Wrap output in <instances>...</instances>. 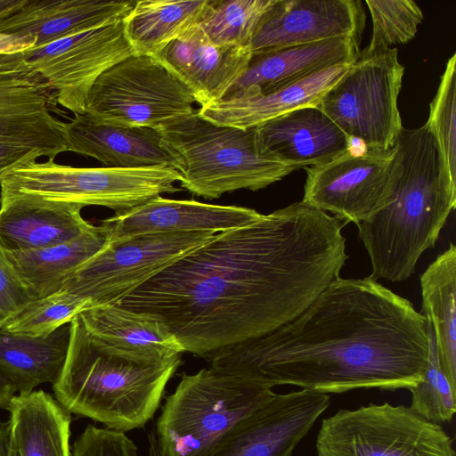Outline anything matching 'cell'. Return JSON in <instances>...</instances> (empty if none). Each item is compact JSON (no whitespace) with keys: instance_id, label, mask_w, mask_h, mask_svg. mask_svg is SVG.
<instances>
[{"instance_id":"6da1fadb","label":"cell","mask_w":456,"mask_h":456,"mask_svg":"<svg viewBox=\"0 0 456 456\" xmlns=\"http://www.w3.org/2000/svg\"><path fill=\"white\" fill-rule=\"evenodd\" d=\"M346 224L298 201L216 233L116 305L161 321L184 352L208 356L304 312L339 277Z\"/></svg>"},{"instance_id":"7a4b0ae2","label":"cell","mask_w":456,"mask_h":456,"mask_svg":"<svg viewBox=\"0 0 456 456\" xmlns=\"http://www.w3.org/2000/svg\"><path fill=\"white\" fill-rule=\"evenodd\" d=\"M208 356L211 369L269 388L410 390L428 361L427 321L371 275L338 277L289 322Z\"/></svg>"},{"instance_id":"3957f363","label":"cell","mask_w":456,"mask_h":456,"mask_svg":"<svg viewBox=\"0 0 456 456\" xmlns=\"http://www.w3.org/2000/svg\"><path fill=\"white\" fill-rule=\"evenodd\" d=\"M388 191L382 207L357 224L372 266L371 276L409 279L420 256L435 247L456 205V182L426 122L401 130L394 145Z\"/></svg>"},{"instance_id":"277c9868","label":"cell","mask_w":456,"mask_h":456,"mask_svg":"<svg viewBox=\"0 0 456 456\" xmlns=\"http://www.w3.org/2000/svg\"><path fill=\"white\" fill-rule=\"evenodd\" d=\"M69 323L67 357L53 384L54 398L69 413L118 432L143 428L181 364L180 355L151 362L116 354L91 339L79 314Z\"/></svg>"},{"instance_id":"5b68a950","label":"cell","mask_w":456,"mask_h":456,"mask_svg":"<svg viewBox=\"0 0 456 456\" xmlns=\"http://www.w3.org/2000/svg\"><path fill=\"white\" fill-rule=\"evenodd\" d=\"M157 130L176 162L182 188L205 199L240 189L258 191L295 170L265 151L256 127L217 125L198 109Z\"/></svg>"},{"instance_id":"8992f818","label":"cell","mask_w":456,"mask_h":456,"mask_svg":"<svg viewBox=\"0 0 456 456\" xmlns=\"http://www.w3.org/2000/svg\"><path fill=\"white\" fill-rule=\"evenodd\" d=\"M274 394L273 388L210 367L183 374L156 422L161 456H206L239 420Z\"/></svg>"},{"instance_id":"52a82bcc","label":"cell","mask_w":456,"mask_h":456,"mask_svg":"<svg viewBox=\"0 0 456 456\" xmlns=\"http://www.w3.org/2000/svg\"><path fill=\"white\" fill-rule=\"evenodd\" d=\"M179 172L171 167L143 168L75 167L54 160L14 169L1 183V197L35 202L102 206L117 215L164 193L180 189Z\"/></svg>"},{"instance_id":"ba28073f","label":"cell","mask_w":456,"mask_h":456,"mask_svg":"<svg viewBox=\"0 0 456 456\" xmlns=\"http://www.w3.org/2000/svg\"><path fill=\"white\" fill-rule=\"evenodd\" d=\"M403 74L395 47L359 52L317 107L353 142L391 149L403 129L397 101Z\"/></svg>"},{"instance_id":"9c48e42d","label":"cell","mask_w":456,"mask_h":456,"mask_svg":"<svg viewBox=\"0 0 456 456\" xmlns=\"http://www.w3.org/2000/svg\"><path fill=\"white\" fill-rule=\"evenodd\" d=\"M315 446L317 456H456L442 426L389 403L340 409L323 419Z\"/></svg>"},{"instance_id":"30bf717a","label":"cell","mask_w":456,"mask_h":456,"mask_svg":"<svg viewBox=\"0 0 456 456\" xmlns=\"http://www.w3.org/2000/svg\"><path fill=\"white\" fill-rule=\"evenodd\" d=\"M195 102L191 92L158 59L134 54L99 76L85 112L114 125L157 129L191 113Z\"/></svg>"},{"instance_id":"8fae6325","label":"cell","mask_w":456,"mask_h":456,"mask_svg":"<svg viewBox=\"0 0 456 456\" xmlns=\"http://www.w3.org/2000/svg\"><path fill=\"white\" fill-rule=\"evenodd\" d=\"M215 234L150 232L108 240L61 289L91 300L92 305L116 304Z\"/></svg>"},{"instance_id":"7c38bea8","label":"cell","mask_w":456,"mask_h":456,"mask_svg":"<svg viewBox=\"0 0 456 456\" xmlns=\"http://www.w3.org/2000/svg\"><path fill=\"white\" fill-rule=\"evenodd\" d=\"M18 54L48 83L58 104L83 114L99 76L134 53L121 19Z\"/></svg>"},{"instance_id":"4fadbf2b","label":"cell","mask_w":456,"mask_h":456,"mask_svg":"<svg viewBox=\"0 0 456 456\" xmlns=\"http://www.w3.org/2000/svg\"><path fill=\"white\" fill-rule=\"evenodd\" d=\"M395 151L351 148L325 164L308 167L302 201L330 212L345 224L365 221L386 200Z\"/></svg>"},{"instance_id":"5bb4252c","label":"cell","mask_w":456,"mask_h":456,"mask_svg":"<svg viewBox=\"0 0 456 456\" xmlns=\"http://www.w3.org/2000/svg\"><path fill=\"white\" fill-rule=\"evenodd\" d=\"M54 92L17 53H0V143L37 151L54 160L67 151Z\"/></svg>"},{"instance_id":"9a60e30c","label":"cell","mask_w":456,"mask_h":456,"mask_svg":"<svg viewBox=\"0 0 456 456\" xmlns=\"http://www.w3.org/2000/svg\"><path fill=\"white\" fill-rule=\"evenodd\" d=\"M330 403L329 395L305 389L274 394L239 420L206 456H291Z\"/></svg>"},{"instance_id":"2e32d148","label":"cell","mask_w":456,"mask_h":456,"mask_svg":"<svg viewBox=\"0 0 456 456\" xmlns=\"http://www.w3.org/2000/svg\"><path fill=\"white\" fill-rule=\"evenodd\" d=\"M365 19L359 0H275L250 47L254 53L338 37L360 44Z\"/></svg>"},{"instance_id":"e0dca14e","label":"cell","mask_w":456,"mask_h":456,"mask_svg":"<svg viewBox=\"0 0 456 456\" xmlns=\"http://www.w3.org/2000/svg\"><path fill=\"white\" fill-rule=\"evenodd\" d=\"M251 47L216 45L197 26L153 56L192 94L200 106L223 99L244 75Z\"/></svg>"},{"instance_id":"ac0fdd59","label":"cell","mask_w":456,"mask_h":456,"mask_svg":"<svg viewBox=\"0 0 456 456\" xmlns=\"http://www.w3.org/2000/svg\"><path fill=\"white\" fill-rule=\"evenodd\" d=\"M262 214L238 206H223L161 196L102 221L108 240L150 232L218 233L257 220Z\"/></svg>"},{"instance_id":"d6986e66","label":"cell","mask_w":456,"mask_h":456,"mask_svg":"<svg viewBox=\"0 0 456 456\" xmlns=\"http://www.w3.org/2000/svg\"><path fill=\"white\" fill-rule=\"evenodd\" d=\"M265 151L295 170L325 164L353 141L317 106L291 110L256 126Z\"/></svg>"},{"instance_id":"ffe728a7","label":"cell","mask_w":456,"mask_h":456,"mask_svg":"<svg viewBox=\"0 0 456 456\" xmlns=\"http://www.w3.org/2000/svg\"><path fill=\"white\" fill-rule=\"evenodd\" d=\"M64 130L67 151L94 158L106 167L176 169L155 128L114 125L85 112L64 123Z\"/></svg>"},{"instance_id":"44dd1931","label":"cell","mask_w":456,"mask_h":456,"mask_svg":"<svg viewBox=\"0 0 456 456\" xmlns=\"http://www.w3.org/2000/svg\"><path fill=\"white\" fill-rule=\"evenodd\" d=\"M352 62L327 68L270 94H260L248 87L200 107L198 111L204 118L217 125L256 127L291 110L318 106L325 93L346 73Z\"/></svg>"},{"instance_id":"7402d4cb","label":"cell","mask_w":456,"mask_h":456,"mask_svg":"<svg viewBox=\"0 0 456 456\" xmlns=\"http://www.w3.org/2000/svg\"><path fill=\"white\" fill-rule=\"evenodd\" d=\"M134 1L23 0L0 22V33L29 37L34 47L117 21Z\"/></svg>"},{"instance_id":"603a6c76","label":"cell","mask_w":456,"mask_h":456,"mask_svg":"<svg viewBox=\"0 0 456 456\" xmlns=\"http://www.w3.org/2000/svg\"><path fill=\"white\" fill-rule=\"evenodd\" d=\"M79 317L91 339L116 354L159 362L184 352L167 326L149 314L102 304L88 307Z\"/></svg>"},{"instance_id":"cb8c5ba5","label":"cell","mask_w":456,"mask_h":456,"mask_svg":"<svg viewBox=\"0 0 456 456\" xmlns=\"http://www.w3.org/2000/svg\"><path fill=\"white\" fill-rule=\"evenodd\" d=\"M359 45L353 38L338 37L254 52L246 72L227 94L248 87L264 94L276 92L327 68L354 61Z\"/></svg>"},{"instance_id":"d4e9b609","label":"cell","mask_w":456,"mask_h":456,"mask_svg":"<svg viewBox=\"0 0 456 456\" xmlns=\"http://www.w3.org/2000/svg\"><path fill=\"white\" fill-rule=\"evenodd\" d=\"M82 208L0 197V246L5 251H20L74 240L94 227L83 218Z\"/></svg>"},{"instance_id":"484cf974","label":"cell","mask_w":456,"mask_h":456,"mask_svg":"<svg viewBox=\"0 0 456 456\" xmlns=\"http://www.w3.org/2000/svg\"><path fill=\"white\" fill-rule=\"evenodd\" d=\"M7 411L17 456H72L71 416L53 395L43 390L18 394Z\"/></svg>"},{"instance_id":"4316f807","label":"cell","mask_w":456,"mask_h":456,"mask_svg":"<svg viewBox=\"0 0 456 456\" xmlns=\"http://www.w3.org/2000/svg\"><path fill=\"white\" fill-rule=\"evenodd\" d=\"M70 323L44 337L17 335L0 329V373L18 394L52 385L62 370L69 344Z\"/></svg>"},{"instance_id":"83f0119b","label":"cell","mask_w":456,"mask_h":456,"mask_svg":"<svg viewBox=\"0 0 456 456\" xmlns=\"http://www.w3.org/2000/svg\"><path fill=\"white\" fill-rule=\"evenodd\" d=\"M107 241L106 229L100 224L69 241L37 249L6 251V255L36 300L60 290L66 279Z\"/></svg>"},{"instance_id":"f1b7e54d","label":"cell","mask_w":456,"mask_h":456,"mask_svg":"<svg viewBox=\"0 0 456 456\" xmlns=\"http://www.w3.org/2000/svg\"><path fill=\"white\" fill-rule=\"evenodd\" d=\"M422 314L434 331L441 366L456 388V247L449 248L420 276Z\"/></svg>"},{"instance_id":"f546056e","label":"cell","mask_w":456,"mask_h":456,"mask_svg":"<svg viewBox=\"0 0 456 456\" xmlns=\"http://www.w3.org/2000/svg\"><path fill=\"white\" fill-rule=\"evenodd\" d=\"M208 0H140L124 16V32L134 54L155 56L197 26Z\"/></svg>"},{"instance_id":"4dcf8cb0","label":"cell","mask_w":456,"mask_h":456,"mask_svg":"<svg viewBox=\"0 0 456 456\" xmlns=\"http://www.w3.org/2000/svg\"><path fill=\"white\" fill-rule=\"evenodd\" d=\"M275 0H208L198 27L216 45L250 47Z\"/></svg>"},{"instance_id":"1f68e13d","label":"cell","mask_w":456,"mask_h":456,"mask_svg":"<svg viewBox=\"0 0 456 456\" xmlns=\"http://www.w3.org/2000/svg\"><path fill=\"white\" fill-rule=\"evenodd\" d=\"M91 305V300L61 289L28 304L1 329L17 335L47 336Z\"/></svg>"},{"instance_id":"d6a6232c","label":"cell","mask_w":456,"mask_h":456,"mask_svg":"<svg viewBox=\"0 0 456 456\" xmlns=\"http://www.w3.org/2000/svg\"><path fill=\"white\" fill-rule=\"evenodd\" d=\"M428 356L421 380L411 388V408L426 419L451 421L456 411V388L444 373L438 356L434 331L427 321Z\"/></svg>"},{"instance_id":"836d02e7","label":"cell","mask_w":456,"mask_h":456,"mask_svg":"<svg viewBox=\"0 0 456 456\" xmlns=\"http://www.w3.org/2000/svg\"><path fill=\"white\" fill-rule=\"evenodd\" d=\"M372 19V34L366 53L404 45L416 35L424 18L420 7L411 0H367Z\"/></svg>"},{"instance_id":"e575fe53","label":"cell","mask_w":456,"mask_h":456,"mask_svg":"<svg viewBox=\"0 0 456 456\" xmlns=\"http://www.w3.org/2000/svg\"><path fill=\"white\" fill-rule=\"evenodd\" d=\"M456 54L447 61L430 103L428 123L435 134L451 178L456 182Z\"/></svg>"},{"instance_id":"d590c367","label":"cell","mask_w":456,"mask_h":456,"mask_svg":"<svg viewBox=\"0 0 456 456\" xmlns=\"http://www.w3.org/2000/svg\"><path fill=\"white\" fill-rule=\"evenodd\" d=\"M34 300L0 246V329Z\"/></svg>"},{"instance_id":"8d00e7d4","label":"cell","mask_w":456,"mask_h":456,"mask_svg":"<svg viewBox=\"0 0 456 456\" xmlns=\"http://www.w3.org/2000/svg\"><path fill=\"white\" fill-rule=\"evenodd\" d=\"M39 157L37 151L0 143V184L14 169L36 162Z\"/></svg>"},{"instance_id":"74e56055","label":"cell","mask_w":456,"mask_h":456,"mask_svg":"<svg viewBox=\"0 0 456 456\" xmlns=\"http://www.w3.org/2000/svg\"><path fill=\"white\" fill-rule=\"evenodd\" d=\"M35 39L29 37L0 33V53H13L34 47Z\"/></svg>"},{"instance_id":"f35d334b","label":"cell","mask_w":456,"mask_h":456,"mask_svg":"<svg viewBox=\"0 0 456 456\" xmlns=\"http://www.w3.org/2000/svg\"><path fill=\"white\" fill-rule=\"evenodd\" d=\"M15 395L12 384L0 373V408L7 410Z\"/></svg>"},{"instance_id":"ab89813d","label":"cell","mask_w":456,"mask_h":456,"mask_svg":"<svg viewBox=\"0 0 456 456\" xmlns=\"http://www.w3.org/2000/svg\"><path fill=\"white\" fill-rule=\"evenodd\" d=\"M11 441L10 420L0 421V456H9Z\"/></svg>"},{"instance_id":"60d3db41","label":"cell","mask_w":456,"mask_h":456,"mask_svg":"<svg viewBox=\"0 0 456 456\" xmlns=\"http://www.w3.org/2000/svg\"><path fill=\"white\" fill-rule=\"evenodd\" d=\"M23 0H0V22L16 11Z\"/></svg>"},{"instance_id":"b9f144b4","label":"cell","mask_w":456,"mask_h":456,"mask_svg":"<svg viewBox=\"0 0 456 456\" xmlns=\"http://www.w3.org/2000/svg\"><path fill=\"white\" fill-rule=\"evenodd\" d=\"M149 447H148V453L147 456H161L159 446L157 444V439L155 436L154 430H151V432L149 435Z\"/></svg>"},{"instance_id":"7bdbcfd3","label":"cell","mask_w":456,"mask_h":456,"mask_svg":"<svg viewBox=\"0 0 456 456\" xmlns=\"http://www.w3.org/2000/svg\"><path fill=\"white\" fill-rule=\"evenodd\" d=\"M9 456H17L16 452H15V450H14V448H13V445H12V441H11V446H10Z\"/></svg>"}]
</instances>
